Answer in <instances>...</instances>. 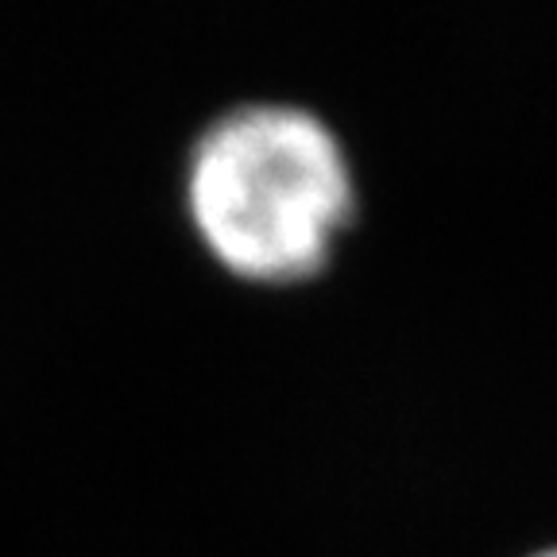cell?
Wrapping results in <instances>:
<instances>
[{
	"mask_svg": "<svg viewBox=\"0 0 557 557\" xmlns=\"http://www.w3.org/2000/svg\"><path fill=\"white\" fill-rule=\"evenodd\" d=\"M531 557H557V546L554 549H539V554H531Z\"/></svg>",
	"mask_w": 557,
	"mask_h": 557,
	"instance_id": "cell-2",
	"label": "cell"
},
{
	"mask_svg": "<svg viewBox=\"0 0 557 557\" xmlns=\"http://www.w3.org/2000/svg\"><path fill=\"white\" fill-rule=\"evenodd\" d=\"M186 218L218 268L256 287L318 278L357 218L337 132L298 104H236L186 156Z\"/></svg>",
	"mask_w": 557,
	"mask_h": 557,
	"instance_id": "cell-1",
	"label": "cell"
}]
</instances>
